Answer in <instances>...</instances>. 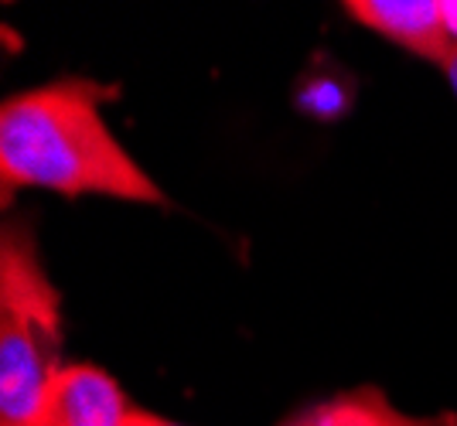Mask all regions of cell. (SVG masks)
I'll return each mask as SVG.
<instances>
[{
  "label": "cell",
  "mask_w": 457,
  "mask_h": 426,
  "mask_svg": "<svg viewBox=\"0 0 457 426\" xmlns=\"http://www.w3.org/2000/svg\"><path fill=\"white\" fill-rule=\"evenodd\" d=\"M62 368V300L28 222L0 233V426H45Z\"/></svg>",
  "instance_id": "7a4b0ae2"
},
{
  "label": "cell",
  "mask_w": 457,
  "mask_h": 426,
  "mask_svg": "<svg viewBox=\"0 0 457 426\" xmlns=\"http://www.w3.org/2000/svg\"><path fill=\"white\" fill-rule=\"evenodd\" d=\"M113 86L58 78L7 96L0 106V181L4 205L14 188L58 194H103L137 205H168V194L127 154L103 119Z\"/></svg>",
  "instance_id": "6da1fadb"
},
{
  "label": "cell",
  "mask_w": 457,
  "mask_h": 426,
  "mask_svg": "<svg viewBox=\"0 0 457 426\" xmlns=\"http://www.w3.org/2000/svg\"><path fill=\"white\" fill-rule=\"evenodd\" d=\"M345 11L369 31L417 59L437 61L440 69H447V61L457 55V41L447 35L440 14V0H352Z\"/></svg>",
  "instance_id": "3957f363"
},
{
  "label": "cell",
  "mask_w": 457,
  "mask_h": 426,
  "mask_svg": "<svg viewBox=\"0 0 457 426\" xmlns=\"http://www.w3.org/2000/svg\"><path fill=\"white\" fill-rule=\"evenodd\" d=\"M123 426H181L168 420V416H157V413H144V409H130V416H127V423Z\"/></svg>",
  "instance_id": "8992f818"
},
{
  "label": "cell",
  "mask_w": 457,
  "mask_h": 426,
  "mask_svg": "<svg viewBox=\"0 0 457 426\" xmlns=\"http://www.w3.org/2000/svg\"><path fill=\"white\" fill-rule=\"evenodd\" d=\"M280 426H457V413L437 416H410L400 413L376 386L345 389L321 403L297 409Z\"/></svg>",
  "instance_id": "5b68a950"
},
{
  "label": "cell",
  "mask_w": 457,
  "mask_h": 426,
  "mask_svg": "<svg viewBox=\"0 0 457 426\" xmlns=\"http://www.w3.org/2000/svg\"><path fill=\"white\" fill-rule=\"evenodd\" d=\"M127 396L110 372L96 365H62L45 403V426H123Z\"/></svg>",
  "instance_id": "277c9868"
},
{
  "label": "cell",
  "mask_w": 457,
  "mask_h": 426,
  "mask_svg": "<svg viewBox=\"0 0 457 426\" xmlns=\"http://www.w3.org/2000/svg\"><path fill=\"white\" fill-rule=\"evenodd\" d=\"M440 14L447 24V35L457 41V0H440Z\"/></svg>",
  "instance_id": "52a82bcc"
},
{
  "label": "cell",
  "mask_w": 457,
  "mask_h": 426,
  "mask_svg": "<svg viewBox=\"0 0 457 426\" xmlns=\"http://www.w3.org/2000/svg\"><path fill=\"white\" fill-rule=\"evenodd\" d=\"M444 72H447V78H451V86H454V93H457V55L447 61V69H444Z\"/></svg>",
  "instance_id": "ba28073f"
}]
</instances>
